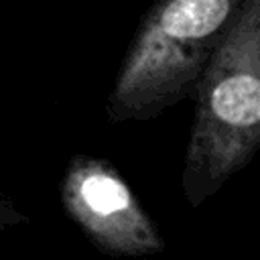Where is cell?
<instances>
[{
	"label": "cell",
	"instance_id": "6da1fadb",
	"mask_svg": "<svg viewBox=\"0 0 260 260\" xmlns=\"http://www.w3.org/2000/svg\"><path fill=\"white\" fill-rule=\"evenodd\" d=\"M191 95L195 116L181 191L191 207H199L260 146V0L240 2Z\"/></svg>",
	"mask_w": 260,
	"mask_h": 260
},
{
	"label": "cell",
	"instance_id": "7a4b0ae2",
	"mask_svg": "<svg viewBox=\"0 0 260 260\" xmlns=\"http://www.w3.org/2000/svg\"><path fill=\"white\" fill-rule=\"evenodd\" d=\"M242 0H156L130 41L106 102L112 124L144 122L191 98Z\"/></svg>",
	"mask_w": 260,
	"mask_h": 260
},
{
	"label": "cell",
	"instance_id": "3957f363",
	"mask_svg": "<svg viewBox=\"0 0 260 260\" xmlns=\"http://www.w3.org/2000/svg\"><path fill=\"white\" fill-rule=\"evenodd\" d=\"M59 195L65 213L95 250L116 258H142L165 250L152 217L108 158L71 156Z\"/></svg>",
	"mask_w": 260,
	"mask_h": 260
},
{
	"label": "cell",
	"instance_id": "277c9868",
	"mask_svg": "<svg viewBox=\"0 0 260 260\" xmlns=\"http://www.w3.org/2000/svg\"><path fill=\"white\" fill-rule=\"evenodd\" d=\"M28 223V215L22 213L12 199L8 197V193L4 191L2 183H0V230H12V228H20Z\"/></svg>",
	"mask_w": 260,
	"mask_h": 260
}]
</instances>
